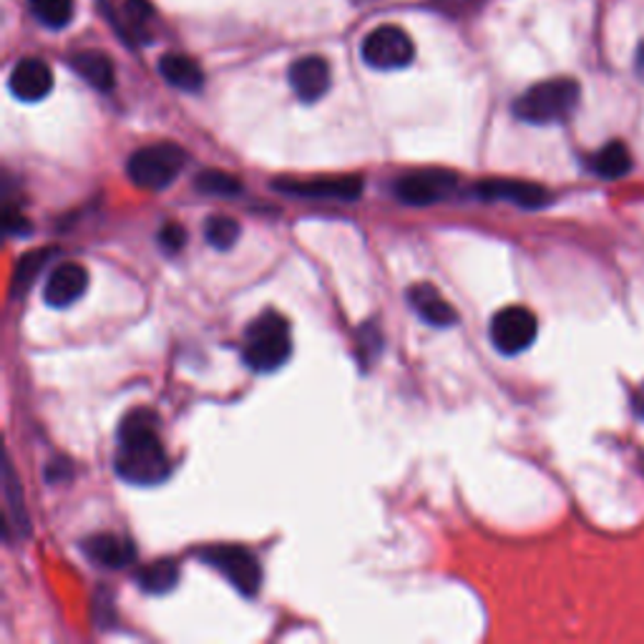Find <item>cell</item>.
I'll return each instance as SVG.
<instances>
[{
	"mask_svg": "<svg viewBox=\"0 0 644 644\" xmlns=\"http://www.w3.org/2000/svg\"><path fill=\"white\" fill-rule=\"evenodd\" d=\"M157 423L154 413L139 409L118 426L116 473L134 486H154L169 476V459L157 434Z\"/></svg>",
	"mask_w": 644,
	"mask_h": 644,
	"instance_id": "1",
	"label": "cell"
},
{
	"mask_svg": "<svg viewBox=\"0 0 644 644\" xmlns=\"http://www.w3.org/2000/svg\"><path fill=\"white\" fill-rule=\"evenodd\" d=\"M582 89L574 79H549L531 87L514 101V114L519 122L533 126L562 124L579 106Z\"/></svg>",
	"mask_w": 644,
	"mask_h": 644,
	"instance_id": "2",
	"label": "cell"
},
{
	"mask_svg": "<svg viewBox=\"0 0 644 644\" xmlns=\"http://www.w3.org/2000/svg\"><path fill=\"white\" fill-rule=\"evenodd\" d=\"M292 353V335L290 322L279 312L267 310L260 318L252 320V325L244 333L242 358L252 370L257 372H275L290 358Z\"/></svg>",
	"mask_w": 644,
	"mask_h": 644,
	"instance_id": "3",
	"label": "cell"
},
{
	"mask_svg": "<svg viewBox=\"0 0 644 644\" xmlns=\"http://www.w3.org/2000/svg\"><path fill=\"white\" fill-rule=\"evenodd\" d=\"M184 164L186 154L176 143H151V147L134 151L129 164H126V172H129V180L141 186V189L161 192L174 184Z\"/></svg>",
	"mask_w": 644,
	"mask_h": 644,
	"instance_id": "4",
	"label": "cell"
},
{
	"mask_svg": "<svg viewBox=\"0 0 644 644\" xmlns=\"http://www.w3.org/2000/svg\"><path fill=\"white\" fill-rule=\"evenodd\" d=\"M459 189V174L448 169H413V172L398 176L393 194L398 202L409 207L440 205Z\"/></svg>",
	"mask_w": 644,
	"mask_h": 644,
	"instance_id": "5",
	"label": "cell"
},
{
	"mask_svg": "<svg viewBox=\"0 0 644 644\" xmlns=\"http://www.w3.org/2000/svg\"><path fill=\"white\" fill-rule=\"evenodd\" d=\"M360 56L376 71H401L413 64V38L401 25H378L360 44Z\"/></svg>",
	"mask_w": 644,
	"mask_h": 644,
	"instance_id": "6",
	"label": "cell"
},
{
	"mask_svg": "<svg viewBox=\"0 0 644 644\" xmlns=\"http://www.w3.org/2000/svg\"><path fill=\"white\" fill-rule=\"evenodd\" d=\"M202 559H205L211 570L225 574V579L230 582L240 595L244 597L257 595L262 584V570H260L257 556H254L250 549L217 544V547H207L205 552H202Z\"/></svg>",
	"mask_w": 644,
	"mask_h": 644,
	"instance_id": "7",
	"label": "cell"
},
{
	"mask_svg": "<svg viewBox=\"0 0 644 644\" xmlns=\"http://www.w3.org/2000/svg\"><path fill=\"white\" fill-rule=\"evenodd\" d=\"M491 343L498 353L519 355L529 350L539 335V320L529 308L511 304V308L498 310L488 327Z\"/></svg>",
	"mask_w": 644,
	"mask_h": 644,
	"instance_id": "8",
	"label": "cell"
},
{
	"mask_svg": "<svg viewBox=\"0 0 644 644\" xmlns=\"http://www.w3.org/2000/svg\"><path fill=\"white\" fill-rule=\"evenodd\" d=\"M275 189L287 197L355 202L363 194L360 176H310V180H275Z\"/></svg>",
	"mask_w": 644,
	"mask_h": 644,
	"instance_id": "9",
	"label": "cell"
},
{
	"mask_svg": "<svg viewBox=\"0 0 644 644\" xmlns=\"http://www.w3.org/2000/svg\"><path fill=\"white\" fill-rule=\"evenodd\" d=\"M473 192H476L479 199L511 202V205L524 209H541L552 202V194H549L544 186L519 180H486L476 184Z\"/></svg>",
	"mask_w": 644,
	"mask_h": 644,
	"instance_id": "10",
	"label": "cell"
},
{
	"mask_svg": "<svg viewBox=\"0 0 644 644\" xmlns=\"http://www.w3.org/2000/svg\"><path fill=\"white\" fill-rule=\"evenodd\" d=\"M287 79H290L295 96H298L302 104H315V101H320L330 91L333 76H330V64L325 58L304 56L290 66Z\"/></svg>",
	"mask_w": 644,
	"mask_h": 644,
	"instance_id": "11",
	"label": "cell"
},
{
	"mask_svg": "<svg viewBox=\"0 0 644 644\" xmlns=\"http://www.w3.org/2000/svg\"><path fill=\"white\" fill-rule=\"evenodd\" d=\"M11 93L19 101L25 104H36V101L46 99L50 91H54V71L46 61L41 58H23V61L15 64L11 71Z\"/></svg>",
	"mask_w": 644,
	"mask_h": 644,
	"instance_id": "12",
	"label": "cell"
},
{
	"mask_svg": "<svg viewBox=\"0 0 644 644\" xmlns=\"http://www.w3.org/2000/svg\"><path fill=\"white\" fill-rule=\"evenodd\" d=\"M89 287V273L79 262H64L48 275L44 287V300L48 308H69L83 298Z\"/></svg>",
	"mask_w": 644,
	"mask_h": 644,
	"instance_id": "13",
	"label": "cell"
},
{
	"mask_svg": "<svg viewBox=\"0 0 644 644\" xmlns=\"http://www.w3.org/2000/svg\"><path fill=\"white\" fill-rule=\"evenodd\" d=\"M81 549L93 564L104 566V570H124L137 559V549L116 533H93V537L83 539Z\"/></svg>",
	"mask_w": 644,
	"mask_h": 644,
	"instance_id": "14",
	"label": "cell"
},
{
	"mask_svg": "<svg viewBox=\"0 0 644 644\" xmlns=\"http://www.w3.org/2000/svg\"><path fill=\"white\" fill-rule=\"evenodd\" d=\"M409 302L418 312V318H423L434 327H453L459 322V312L451 308V302L444 300V295L434 285H413L409 290Z\"/></svg>",
	"mask_w": 644,
	"mask_h": 644,
	"instance_id": "15",
	"label": "cell"
},
{
	"mask_svg": "<svg viewBox=\"0 0 644 644\" xmlns=\"http://www.w3.org/2000/svg\"><path fill=\"white\" fill-rule=\"evenodd\" d=\"M71 69L96 91H112L116 83L114 64L104 50H76L71 56Z\"/></svg>",
	"mask_w": 644,
	"mask_h": 644,
	"instance_id": "16",
	"label": "cell"
},
{
	"mask_svg": "<svg viewBox=\"0 0 644 644\" xmlns=\"http://www.w3.org/2000/svg\"><path fill=\"white\" fill-rule=\"evenodd\" d=\"M159 73L164 76V81L169 87L186 91V93H197L205 87V71L199 69V64L194 58L184 56V54H164L159 61Z\"/></svg>",
	"mask_w": 644,
	"mask_h": 644,
	"instance_id": "17",
	"label": "cell"
},
{
	"mask_svg": "<svg viewBox=\"0 0 644 644\" xmlns=\"http://www.w3.org/2000/svg\"><path fill=\"white\" fill-rule=\"evenodd\" d=\"M124 23H116L118 36L129 44H149L151 33L149 23L154 21V8H151L149 0H126L124 3Z\"/></svg>",
	"mask_w": 644,
	"mask_h": 644,
	"instance_id": "18",
	"label": "cell"
},
{
	"mask_svg": "<svg viewBox=\"0 0 644 644\" xmlns=\"http://www.w3.org/2000/svg\"><path fill=\"white\" fill-rule=\"evenodd\" d=\"M137 582L141 591H147V595H166L180 582V566L172 559H159V562L143 566L137 574Z\"/></svg>",
	"mask_w": 644,
	"mask_h": 644,
	"instance_id": "19",
	"label": "cell"
},
{
	"mask_svg": "<svg viewBox=\"0 0 644 644\" xmlns=\"http://www.w3.org/2000/svg\"><path fill=\"white\" fill-rule=\"evenodd\" d=\"M591 169L605 180H620V176L630 174L632 169V154L622 141H609L607 147H601L595 157H591Z\"/></svg>",
	"mask_w": 644,
	"mask_h": 644,
	"instance_id": "20",
	"label": "cell"
},
{
	"mask_svg": "<svg viewBox=\"0 0 644 644\" xmlns=\"http://www.w3.org/2000/svg\"><path fill=\"white\" fill-rule=\"evenodd\" d=\"M33 19L50 31H61L73 21V0H28Z\"/></svg>",
	"mask_w": 644,
	"mask_h": 644,
	"instance_id": "21",
	"label": "cell"
},
{
	"mask_svg": "<svg viewBox=\"0 0 644 644\" xmlns=\"http://www.w3.org/2000/svg\"><path fill=\"white\" fill-rule=\"evenodd\" d=\"M240 225L232 217H209L205 225V237L215 250H232L240 240Z\"/></svg>",
	"mask_w": 644,
	"mask_h": 644,
	"instance_id": "22",
	"label": "cell"
},
{
	"mask_svg": "<svg viewBox=\"0 0 644 644\" xmlns=\"http://www.w3.org/2000/svg\"><path fill=\"white\" fill-rule=\"evenodd\" d=\"M194 186L199 192L211 194V197H232V194H240L242 184L237 176L219 172V169H209V172H202L197 180H194Z\"/></svg>",
	"mask_w": 644,
	"mask_h": 644,
	"instance_id": "23",
	"label": "cell"
},
{
	"mask_svg": "<svg viewBox=\"0 0 644 644\" xmlns=\"http://www.w3.org/2000/svg\"><path fill=\"white\" fill-rule=\"evenodd\" d=\"M5 502H8V511H11L13 527L28 529V516H25L23 511V494H21L19 481L13 479L11 463H5Z\"/></svg>",
	"mask_w": 644,
	"mask_h": 644,
	"instance_id": "24",
	"label": "cell"
},
{
	"mask_svg": "<svg viewBox=\"0 0 644 644\" xmlns=\"http://www.w3.org/2000/svg\"><path fill=\"white\" fill-rule=\"evenodd\" d=\"M48 250H41V252H31V254H25V257L21 260V265H19V273H15V277H13V295L15 292H23L25 287H28L31 283H33V277H36V273L41 267L46 265V257H48Z\"/></svg>",
	"mask_w": 644,
	"mask_h": 644,
	"instance_id": "25",
	"label": "cell"
},
{
	"mask_svg": "<svg viewBox=\"0 0 644 644\" xmlns=\"http://www.w3.org/2000/svg\"><path fill=\"white\" fill-rule=\"evenodd\" d=\"M159 244L166 252H180V250H184V244H186L184 227H180V225H164V227H161Z\"/></svg>",
	"mask_w": 644,
	"mask_h": 644,
	"instance_id": "26",
	"label": "cell"
},
{
	"mask_svg": "<svg viewBox=\"0 0 644 644\" xmlns=\"http://www.w3.org/2000/svg\"><path fill=\"white\" fill-rule=\"evenodd\" d=\"M5 230L8 234H25L28 232V219L21 217L19 211H5Z\"/></svg>",
	"mask_w": 644,
	"mask_h": 644,
	"instance_id": "27",
	"label": "cell"
},
{
	"mask_svg": "<svg viewBox=\"0 0 644 644\" xmlns=\"http://www.w3.org/2000/svg\"><path fill=\"white\" fill-rule=\"evenodd\" d=\"M632 405H634V411H637L640 418L644 421V383L637 388V393H634Z\"/></svg>",
	"mask_w": 644,
	"mask_h": 644,
	"instance_id": "28",
	"label": "cell"
},
{
	"mask_svg": "<svg viewBox=\"0 0 644 644\" xmlns=\"http://www.w3.org/2000/svg\"><path fill=\"white\" fill-rule=\"evenodd\" d=\"M642 61H644V54H642Z\"/></svg>",
	"mask_w": 644,
	"mask_h": 644,
	"instance_id": "29",
	"label": "cell"
}]
</instances>
